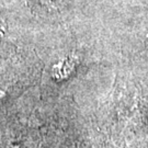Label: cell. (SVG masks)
Here are the masks:
<instances>
[{"mask_svg":"<svg viewBox=\"0 0 148 148\" xmlns=\"http://www.w3.org/2000/svg\"><path fill=\"white\" fill-rule=\"evenodd\" d=\"M79 64V59L75 54H68L59 58L53 65L51 76L55 81H64L69 79L76 73Z\"/></svg>","mask_w":148,"mask_h":148,"instance_id":"1","label":"cell"},{"mask_svg":"<svg viewBox=\"0 0 148 148\" xmlns=\"http://www.w3.org/2000/svg\"><path fill=\"white\" fill-rule=\"evenodd\" d=\"M147 106H148V100H147Z\"/></svg>","mask_w":148,"mask_h":148,"instance_id":"2","label":"cell"},{"mask_svg":"<svg viewBox=\"0 0 148 148\" xmlns=\"http://www.w3.org/2000/svg\"><path fill=\"white\" fill-rule=\"evenodd\" d=\"M147 38H148V34H147Z\"/></svg>","mask_w":148,"mask_h":148,"instance_id":"3","label":"cell"}]
</instances>
